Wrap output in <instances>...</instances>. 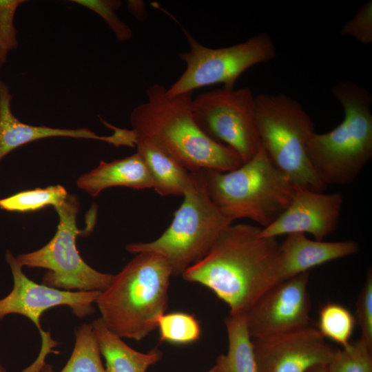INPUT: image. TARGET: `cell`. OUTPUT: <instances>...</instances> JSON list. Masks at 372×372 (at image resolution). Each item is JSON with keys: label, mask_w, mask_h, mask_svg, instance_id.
<instances>
[{"label": "cell", "mask_w": 372, "mask_h": 372, "mask_svg": "<svg viewBox=\"0 0 372 372\" xmlns=\"http://www.w3.org/2000/svg\"><path fill=\"white\" fill-rule=\"evenodd\" d=\"M261 227L229 225L209 252L181 275L211 289L229 308L245 313L267 289L278 283L276 238L260 236Z\"/></svg>", "instance_id": "6da1fadb"}, {"label": "cell", "mask_w": 372, "mask_h": 372, "mask_svg": "<svg viewBox=\"0 0 372 372\" xmlns=\"http://www.w3.org/2000/svg\"><path fill=\"white\" fill-rule=\"evenodd\" d=\"M167 88L154 84L146 90L147 99L135 107L130 122L136 139L148 140L176 159L188 171H231L242 161L230 147L209 137L193 116V92L174 96Z\"/></svg>", "instance_id": "7a4b0ae2"}, {"label": "cell", "mask_w": 372, "mask_h": 372, "mask_svg": "<svg viewBox=\"0 0 372 372\" xmlns=\"http://www.w3.org/2000/svg\"><path fill=\"white\" fill-rule=\"evenodd\" d=\"M171 276L158 254H136L95 302L105 326L121 338H145L167 309Z\"/></svg>", "instance_id": "3957f363"}, {"label": "cell", "mask_w": 372, "mask_h": 372, "mask_svg": "<svg viewBox=\"0 0 372 372\" xmlns=\"http://www.w3.org/2000/svg\"><path fill=\"white\" fill-rule=\"evenodd\" d=\"M331 92L344 110L343 121L329 132L310 137L307 153L317 176L328 184L352 183L372 157V95L350 80Z\"/></svg>", "instance_id": "277c9868"}, {"label": "cell", "mask_w": 372, "mask_h": 372, "mask_svg": "<svg viewBox=\"0 0 372 372\" xmlns=\"http://www.w3.org/2000/svg\"><path fill=\"white\" fill-rule=\"evenodd\" d=\"M210 198L229 219H250L265 228L289 205L296 187L260 146L239 167L227 172L203 169Z\"/></svg>", "instance_id": "5b68a950"}, {"label": "cell", "mask_w": 372, "mask_h": 372, "mask_svg": "<svg viewBox=\"0 0 372 372\" xmlns=\"http://www.w3.org/2000/svg\"><path fill=\"white\" fill-rule=\"evenodd\" d=\"M192 183L174 212L169 227L156 240L126 246L132 254H158L169 266L172 276L182 275L202 259L224 229L232 224L215 205L207 192L203 169L192 172Z\"/></svg>", "instance_id": "8992f818"}, {"label": "cell", "mask_w": 372, "mask_h": 372, "mask_svg": "<svg viewBox=\"0 0 372 372\" xmlns=\"http://www.w3.org/2000/svg\"><path fill=\"white\" fill-rule=\"evenodd\" d=\"M256 121L261 145L273 164L296 187L326 188L309 159L307 144L314 123L300 103L283 94L256 96Z\"/></svg>", "instance_id": "52a82bcc"}, {"label": "cell", "mask_w": 372, "mask_h": 372, "mask_svg": "<svg viewBox=\"0 0 372 372\" xmlns=\"http://www.w3.org/2000/svg\"><path fill=\"white\" fill-rule=\"evenodd\" d=\"M54 208L59 224L54 237L39 249L17 256V260L22 267L48 269L42 278V284L46 286L65 291H103L111 285L114 275L89 266L76 248V238L81 232L76 225L77 197L68 195Z\"/></svg>", "instance_id": "ba28073f"}, {"label": "cell", "mask_w": 372, "mask_h": 372, "mask_svg": "<svg viewBox=\"0 0 372 372\" xmlns=\"http://www.w3.org/2000/svg\"><path fill=\"white\" fill-rule=\"evenodd\" d=\"M189 49L178 54L186 68L166 94L174 96L218 83L234 88L238 78L254 65L276 56L275 44L266 32L227 47L211 48L200 44L185 30Z\"/></svg>", "instance_id": "9c48e42d"}, {"label": "cell", "mask_w": 372, "mask_h": 372, "mask_svg": "<svg viewBox=\"0 0 372 372\" xmlns=\"http://www.w3.org/2000/svg\"><path fill=\"white\" fill-rule=\"evenodd\" d=\"M256 96L248 87H223L193 98L192 110L200 129L240 157L251 159L261 146L256 121Z\"/></svg>", "instance_id": "30bf717a"}, {"label": "cell", "mask_w": 372, "mask_h": 372, "mask_svg": "<svg viewBox=\"0 0 372 372\" xmlns=\"http://www.w3.org/2000/svg\"><path fill=\"white\" fill-rule=\"evenodd\" d=\"M13 278V288L10 293L0 300V320L10 314L27 317L37 327L42 338L41 351L35 361L21 372H41L47 355L57 342L45 332L40 324L42 314L53 307L65 305L79 318L94 313L93 303L101 291H72L61 290L38 284L29 279L23 272L22 266L10 251L6 254Z\"/></svg>", "instance_id": "8fae6325"}, {"label": "cell", "mask_w": 372, "mask_h": 372, "mask_svg": "<svg viewBox=\"0 0 372 372\" xmlns=\"http://www.w3.org/2000/svg\"><path fill=\"white\" fill-rule=\"evenodd\" d=\"M309 273L282 280L265 291L245 313L251 339L289 333L309 327Z\"/></svg>", "instance_id": "7c38bea8"}, {"label": "cell", "mask_w": 372, "mask_h": 372, "mask_svg": "<svg viewBox=\"0 0 372 372\" xmlns=\"http://www.w3.org/2000/svg\"><path fill=\"white\" fill-rule=\"evenodd\" d=\"M252 342L258 372H307L328 365L337 349L311 327Z\"/></svg>", "instance_id": "4fadbf2b"}, {"label": "cell", "mask_w": 372, "mask_h": 372, "mask_svg": "<svg viewBox=\"0 0 372 372\" xmlns=\"http://www.w3.org/2000/svg\"><path fill=\"white\" fill-rule=\"evenodd\" d=\"M343 202L340 192L323 194L296 187L289 205L271 224L261 228L260 236L309 233L315 240H323L335 230Z\"/></svg>", "instance_id": "5bb4252c"}, {"label": "cell", "mask_w": 372, "mask_h": 372, "mask_svg": "<svg viewBox=\"0 0 372 372\" xmlns=\"http://www.w3.org/2000/svg\"><path fill=\"white\" fill-rule=\"evenodd\" d=\"M12 96L9 86L0 78V162L13 149L44 138L63 136L97 139L116 147L126 146L127 143L125 130L114 126L112 127L114 131L112 135L101 136L85 128L61 129L22 123L12 112Z\"/></svg>", "instance_id": "9a60e30c"}, {"label": "cell", "mask_w": 372, "mask_h": 372, "mask_svg": "<svg viewBox=\"0 0 372 372\" xmlns=\"http://www.w3.org/2000/svg\"><path fill=\"white\" fill-rule=\"evenodd\" d=\"M358 249V244L353 240L325 242L311 240L304 234H288L278 247V282L328 262L351 256Z\"/></svg>", "instance_id": "2e32d148"}, {"label": "cell", "mask_w": 372, "mask_h": 372, "mask_svg": "<svg viewBox=\"0 0 372 372\" xmlns=\"http://www.w3.org/2000/svg\"><path fill=\"white\" fill-rule=\"evenodd\" d=\"M76 184L92 197L111 187L122 186L135 189L153 187L149 171L137 152L112 162L101 161L98 167L81 175Z\"/></svg>", "instance_id": "e0dca14e"}, {"label": "cell", "mask_w": 372, "mask_h": 372, "mask_svg": "<svg viewBox=\"0 0 372 372\" xmlns=\"http://www.w3.org/2000/svg\"><path fill=\"white\" fill-rule=\"evenodd\" d=\"M152 178L154 190L161 196H183L192 183V173L170 154L145 139L134 142Z\"/></svg>", "instance_id": "ac0fdd59"}, {"label": "cell", "mask_w": 372, "mask_h": 372, "mask_svg": "<svg viewBox=\"0 0 372 372\" xmlns=\"http://www.w3.org/2000/svg\"><path fill=\"white\" fill-rule=\"evenodd\" d=\"M92 324L101 355L105 360L106 372H146L162 358V352L156 348L147 353L133 349L110 331L101 318Z\"/></svg>", "instance_id": "d6986e66"}, {"label": "cell", "mask_w": 372, "mask_h": 372, "mask_svg": "<svg viewBox=\"0 0 372 372\" xmlns=\"http://www.w3.org/2000/svg\"><path fill=\"white\" fill-rule=\"evenodd\" d=\"M228 351L220 355L216 363L223 372H258L252 339L245 313L229 315L225 320Z\"/></svg>", "instance_id": "ffe728a7"}, {"label": "cell", "mask_w": 372, "mask_h": 372, "mask_svg": "<svg viewBox=\"0 0 372 372\" xmlns=\"http://www.w3.org/2000/svg\"><path fill=\"white\" fill-rule=\"evenodd\" d=\"M60 372H106L92 324L85 323L75 330L74 347Z\"/></svg>", "instance_id": "44dd1931"}, {"label": "cell", "mask_w": 372, "mask_h": 372, "mask_svg": "<svg viewBox=\"0 0 372 372\" xmlns=\"http://www.w3.org/2000/svg\"><path fill=\"white\" fill-rule=\"evenodd\" d=\"M355 323V318L349 309L336 302H328L320 310L318 330L325 339L344 348L351 342Z\"/></svg>", "instance_id": "7402d4cb"}, {"label": "cell", "mask_w": 372, "mask_h": 372, "mask_svg": "<svg viewBox=\"0 0 372 372\" xmlns=\"http://www.w3.org/2000/svg\"><path fill=\"white\" fill-rule=\"evenodd\" d=\"M68 194L64 187L57 185L19 192L0 199V208L10 211L27 212L61 205Z\"/></svg>", "instance_id": "603a6c76"}, {"label": "cell", "mask_w": 372, "mask_h": 372, "mask_svg": "<svg viewBox=\"0 0 372 372\" xmlns=\"http://www.w3.org/2000/svg\"><path fill=\"white\" fill-rule=\"evenodd\" d=\"M160 340L176 344H185L198 340L200 335L198 321L184 312L163 314L158 320Z\"/></svg>", "instance_id": "cb8c5ba5"}, {"label": "cell", "mask_w": 372, "mask_h": 372, "mask_svg": "<svg viewBox=\"0 0 372 372\" xmlns=\"http://www.w3.org/2000/svg\"><path fill=\"white\" fill-rule=\"evenodd\" d=\"M329 372H372V348L360 338L337 349L327 365Z\"/></svg>", "instance_id": "d4e9b609"}, {"label": "cell", "mask_w": 372, "mask_h": 372, "mask_svg": "<svg viewBox=\"0 0 372 372\" xmlns=\"http://www.w3.org/2000/svg\"><path fill=\"white\" fill-rule=\"evenodd\" d=\"M75 3L84 6L102 17L114 33L119 41H126L132 37L130 28L116 14L122 3L116 0H73Z\"/></svg>", "instance_id": "484cf974"}, {"label": "cell", "mask_w": 372, "mask_h": 372, "mask_svg": "<svg viewBox=\"0 0 372 372\" xmlns=\"http://www.w3.org/2000/svg\"><path fill=\"white\" fill-rule=\"evenodd\" d=\"M23 0H0V67L5 64L10 52L18 47L14 15Z\"/></svg>", "instance_id": "4316f807"}, {"label": "cell", "mask_w": 372, "mask_h": 372, "mask_svg": "<svg viewBox=\"0 0 372 372\" xmlns=\"http://www.w3.org/2000/svg\"><path fill=\"white\" fill-rule=\"evenodd\" d=\"M356 316L361 329L360 339L372 348V271L369 269L365 282L356 302Z\"/></svg>", "instance_id": "83f0119b"}, {"label": "cell", "mask_w": 372, "mask_h": 372, "mask_svg": "<svg viewBox=\"0 0 372 372\" xmlns=\"http://www.w3.org/2000/svg\"><path fill=\"white\" fill-rule=\"evenodd\" d=\"M341 34L349 36L362 43H372V1L363 4L341 29Z\"/></svg>", "instance_id": "f1b7e54d"}, {"label": "cell", "mask_w": 372, "mask_h": 372, "mask_svg": "<svg viewBox=\"0 0 372 372\" xmlns=\"http://www.w3.org/2000/svg\"><path fill=\"white\" fill-rule=\"evenodd\" d=\"M127 8L130 13L138 20H143L147 17L145 3L142 1H129Z\"/></svg>", "instance_id": "f546056e"}, {"label": "cell", "mask_w": 372, "mask_h": 372, "mask_svg": "<svg viewBox=\"0 0 372 372\" xmlns=\"http://www.w3.org/2000/svg\"><path fill=\"white\" fill-rule=\"evenodd\" d=\"M307 372H329L327 365H318L310 369Z\"/></svg>", "instance_id": "4dcf8cb0"}, {"label": "cell", "mask_w": 372, "mask_h": 372, "mask_svg": "<svg viewBox=\"0 0 372 372\" xmlns=\"http://www.w3.org/2000/svg\"><path fill=\"white\" fill-rule=\"evenodd\" d=\"M207 372H223L220 366L216 364L209 371Z\"/></svg>", "instance_id": "1f68e13d"}, {"label": "cell", "mask_w": 372, "mask_h": 372, "mask_svg": "<svg viewBox=\"0 0 372 372\" xmlns=\"http://www.w3.org/2000/svg\"><path fill=\"white\" fill-rule=\"evenodd\" d=\"M0 372H6V370L0 365Z\"/></svg>", "instance_id": "d6a6232c"}]
</instances>
